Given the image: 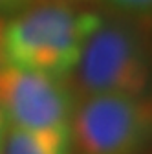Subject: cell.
Segmentation results:
<instances>
[{
    "label": "cell",
    "mask_w": 152,
    "mask_h": 154,
    "mask_svg": "<svg viewBox=\"0 0 152 154\" xmlns=\"http://www.w3.org/2000/svg\"><path fill=\"white\" fill-rule=\"evenodd\" d=\"M99 15L73 2L37 0L9 17H0V64L66 77L79 61Z\"/></svg>",
    "instance_id": "obj_1"
},
{
    "label": "cell",
    "mask_w": 152,
    "mask_h": 154,
    "mask_svg": "<svg viewBox=\"0 0 152 154\" xmlns=\"http://www.w3.org/2000/svg\"><path fill=\"white\" fill-rule=\"evenodd\" d=\"M150 75V44L143 26L126 15H114L99 17L68 81L77 97L96 94L143 95Z\"/></svg>",
    "instance_id": "obj_2"
},
{
    "label": "cell",
    "mask_w": 152,
    "mask_h": 154,
    "mask_svg": "<svg viewBox=\"0 0 152 154\" xmlns=\"http://www.w3.org/2000/svg\"><path fill=\"white\" fill-rule=\"evenodd\" d=\"M70 134L77 154H141L152 140V99L130 94L77 97Z\"/></svg>",
    "instance_id": "obj_3"
},
{
    "label": "cell",
    "mask_w": 152,
    "mask_h": 154,
    "mask_svg": "<svg viewBox=\"0 0 152 154\" xmlns=\"http://www.w3.org/2000/svg\"><path fill=\"white\" fill-rule=\"evenodd\" d=\"M77 103L66 77L0 64V110L13 127L31 130L70 128Z\"/></svg>",
    "instance_id": "obj_4"
},
{
    "label": "cell",
    "mask_w": 152,
    "mask_h": 154,
    "mask_svg": "<svg viewBox=\"0 0 152 154\" xmlns=\"http://www.w3.org/2000/svg\"><path fill=\"white\" fill-rule=\"evenodd\" d=\"M70 128L31 130L8 125L4 154H71Z\"/></svg>",
    "instance_id": "obj_5"
},
{
    "label": "cell",
    "mask_w": 152,
    "mask_h": 154,
    "mask_svg": "<svg viewBox=\"0 0 152 154\" xmlns=\"http://www.w3.org/2000/svg\"><path fill=\"white\" fill-rule=\"evenodd\" d=\"M105 2L126 15H145L152 11V0H105Z\"/></svg>",
    "instance_id": "obj_6"
},
{
    "label": "cell",
    "mask_w": 152,
    "mask_h": 154,
    "mask_svg": "<svg viewBox=\"0 0 152 154\" xmlns=\"http://www.w3.org/2000/svg\"><path fill=\"white\" fill-rule=\"evenodd\" d=\"M33 0H0V17H9L29 6Z\"/></svg>",
    "instance_id": "obj_7"
},
{
    "label": "cell",
    "mask_w": 152,
    "mask_h": 154,
    "mask_svg": "<svg viewBox=\"0 0 152 154\" xmlns=\"http://www.w3.org/2000/svg\"><path fill=\"white\" fill-rule=\"evenodd\" d=\"M8 119L4 112L0 110V154H4V145H6V134H8Z\"/></svg>",
    "instance_id": "obj_8"
},
{
    "label": "cell",
    "mask_w": 152,
    "mask_h": 154,
    "mask_svg": "<svg viewBox=\"0 0 152 154\" xmlns=\"http://www.w3.org/2000/svg\"><path fill=\"white\" fill-rule=\"evenodd\" d=\"M64 2H73L75 4V2H79V0H64Z\"/></svg>",
    "instance_id": "obj_9"
}]
</instances>
